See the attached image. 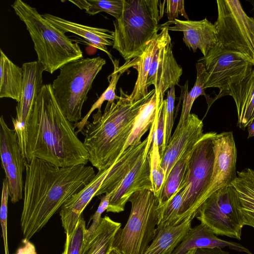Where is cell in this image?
I'll use <instances>...</instances> for the list:
<instances>
[{
  "instance_id": "obj_25",
  "label": "cell",
  "mask_w": 254,
  "mask_h": 254,
  "mask_svg": "<svg viewBox=\"0 0 254 254\" xmlns=\"http://www.w3.org/2000/svg\"><path fill=\"white\" fill-rule=\"evenodd\" d=\"M0 98L20 101L23 87V70L0 50Z\"/></svg>"
},
{
  "instance_id": "obj_5",
  "label": "cell",
  "mask_w": 254,
  "mask_h": 254,
  "mask_svg": "<svg viewBox=\"0 0 254 254\" xmlns=\"http://www.w3.org/2000/svg\"><path fill=\"white\" fill-rule=\"evenodd\" d=\"M24 22L34 43L37 61L51 74L66 64L83 58L79 45L48 22L36 8L21 0L11 5Z\"/></svg>"
},
{
  "instance_id": "obj_40",
  "label": "cell",
  "mask_w": 254,
  "mask_h": 254,
  "mask_svg": "<svg viewBox=\"0 0 254 254\" xmlns=\"http://www.w3.org/2000/svg\"><path fill=\"white\" fill-rule=\"evenodd\" d=\"M175 99V86H171L168 91L165 111V147L172 136L174 125V110Z\"/></svg>"
},
{
  "instance_id": "obj_34",
  "label": "cell",
  "mask_w": 254,
  "mask_h": 254,
  "mask_svg": "<svg viewBox=\"0 0 254 254\" xmlns=\"http://www.w3.org/2000/svg\"><path fill=\"white\" fill-rule=\"evenodd\" d=\"M112 63L114 64V69L113 72L108 77L109 82L108 87L97 100L92 105L89 112L82 120L77 123L74 124L75 128H77L76 131L77 134L83 130L85 126L89 122L88 121V118L95 109H98L97 112L102 113L101 110V106L105 101H107V103L111 104L114 102L115 100H118L120 98V96L116 95L115 91L118 81L122 73L118 72L119 68V61L115 60Z\"/></svg>"
},
{
  "instance_id": "obj_2",
  "label": "cell",
  "mask_w": 254,
  "mask_h": 254,
  "mask_svg": "<svg viewBox=\"0 0 254 254\" xmlns=\"http://www.w3.org/2000/svg\"><path fill=\"white\" fill-rule=\"evenodd\" d=\"M33 158L61 167L89 162L86 148L59 106L51 84L43 85L27 126L25 159Z\"/></svg>"
},
{
  "instance_id": "obj_29",
  "label": "cell",
  "mask_w": 254,
  "mask_h": 254,
  "mask_svg": "<svg viewBox=\"0 0 254 254\" xmlns=\"http://www.w3.org/2000/svg\"><path fill=\"white\" fill-rule=\"evenodd\" d=\"M196 79L193 87L189 92L188 81L184 86H181V98L183 99L181 114L179 123L176 128H180L190 114V110L193 102L200 95H204L208 104L207 111L213 103L212 98L206 95L204 91V83L206 71L203 64H196Z\"/></svg>"
},
{
  "instance_id": "obj_1",
  "label": "cell",
  "mask_w": 254,
  "mask_h": 254,
  "mask_svg": "<svg viewBox=\"0 0 254 254\" xmlns=\"http://www.w3.org/2000/svg\"><path fill=\"white\" fill-rule=\"evenodd\" d=\"M25 167L20 227L24 240L28 241L96 174L91 166L61 167L36 158L26 161Z\"/></svg>"
},
{
  "instance_id": "obj_10",
  "label": "cell",
  "mask_w": 254,
  "mask_h": 254,
  "mask_svg": "<svg viewBox=\"0 0 254 254\" xmlns=\"http://www.w3.org/2000/svg\"><path fill=\"white\" fill-rule=\"evenodd\" d=\"M197 62L203 64L205 69L204 89H219V93L213 98V102L221 97L230 85L248 75L254 67L253 60L246 55L217 44Z\"/></svg>"
},
{
  "instance_id": "obj_4",
  "label": "cell",
  "mask_w": 254,
  "mask_h": 254,
  "mask_svg": "<svg viewBox=\"0 0 254 254\" xmlns=\"http://www.w3.org/2000/svg\"><path fill=\"white\" fill-rule=\"evenodd\" d=\"M164 8L158 0H123L122 14L113 21V48L125 61L139 58L158 34Z\"/></svg>"
},
{
  "instance_id": "obj_32",
  "label": "cell",
  "mask_w": 254,
  "mask_h": 254,
  "mask_svg": "<svg viewBox=\"0 0 254 254\" xmlns=\"http://www.w3.org/2000/svg\"><path fill=\"white\" fill-rule=\"evenodd\" d=\"M0 153L3 169L22 154L16 131L9 127L2 115L0 118Z\"/></svg>"
},
{
  "instance_id": "obj_44",
  "label": "cell",
  "mask_w": 254,
  "mask_h": 254,
  "mask_svg": "<svg viewBox=\"0 0 254 254\" xmlns=\"http://www.w3.org/2000/svg\"><path fill=\"white\" fill-rule=\"evenodd\" d=\"M248 136V138L254 136V120L247 127Z\"/></svg>"
},
{
  "instance_id": "obj_22",
  "label": "cell",
  "mask_w": 254,
  "mask_h": 254,
  "mask_svg": "<svg viewBox=\"0 0 254 254\" xmlns=\"http://www.w3.org/2000/svg\"><path fill=\"white\" fill-rule=\"evenodd\" d=\"M226 247L238 252L253 254L240 244L218 238L206 225L201 223L190 229L172 254H185L190 250L199 248H223Z\"/></svg>"
},
{
  "instance_id": "obj_45",
  "label": "cell",
  "mask_w": 254,
  "mask_h": 254,
  "mask_svg": "<svg viewBox=\"0 0 254 254\" xmlns=\"http://www.w3.org/2000/svg\"><path fill=\"white\" fill-rule=\"evenodd\" d=\"M250 24H251V29L252 32V40L253 44V48L254 50V18L250 17ZM254 66V58L253 61Z\"/></svg>"
},
{
  "instance_id": "obj_47",
  "label": "cell",
  "mask_w": 254,
  "mask_h": 254,
  "mask_svg": "<svg viewBox=\"0 0 254 254\" xmlns=\"http://www.w3.org/2000/svg\"><path fill=\"white\" fill-rule=\"evenodd\" d=\"M196 250V249H192V250H190V251H188L185 254H195Z\"/></svg>"
},
{
  "instance_id": "obj_21",
  "label": "cell",
  "mask_w": 254,
  "mask_h": 254,
  "mask_svg": "<svg viewBox=\"0 0 254 254\" xmlns=\"http://www.w3.org/2000/svg\"><path fill=\"white\" fill-rule=\"evenodd\" d=\"M226 95L233 98L237 113V125L245 130L254 120V67L244 78L230 85L221 97Z\"/></svg>"
},
{
  "instance_id": "obj_17",
  "label": "cell",
  "mask_w": 254,
  "mask_h": 254,
  "mask_svg": "<svg viewBox=\"0 0 254 254\" xmlns=\"http://www.w3.org/2000/svg\"><path fill=\"white\" fill-rule=\"evenodd\" d=\"M181 31L183 33V41L195 52L198 49L203 57L218 43L217 30L214 23L206 18L198 20H181L175 19L160 25V30Z\"/></svg>"
},
{
  "instance_id": "obj_7",
  "label": "cell",
  "mask_w": 254,
  "mask_h": 254,
  "mask_svg": "<svg viewBox=\"0 0 254 254\" xmlns=\"http://www.w3.org/2000/svg\"><path fill=\"white\" fill-rule=\"evenodd\" d=\"M128 201L131 204L128 219L117 231L112 248L124 254H143L157 232L159 199L153 191L144 190L134 192Z\"/></svg>"
},
{
  "instance_id": "obj_31",
  "label": "cell",
  "mask_w": 254,
  "mask_h": 254,
  "mask_svg": "<svg viewBox=\"0 0 254 254\" xmlns=\"http://www.w3.org/2000/svg\"><path fill=\"white\" fill-rule=\"evenodd\" d=\"M186 189L183 182L175 194L164 204L158 206V222L157 228L175 226L180 224V211Z\"/></svg>"
},
{
  "instance_id": "obj_39",
  "label": "cell",
  "mask_w": 254,
  "mask_h": 254,
  "mask_svg": "<svg viewBox=\"0 0 254 254\" xmlns=\"http://www.w3.org/2000/svg\"><path fill=\"white\" fill-rule=\"evenodd\" d=\"M9 196V195L7 183L6 179H4L2 181L0 218L5 254H9L7 231L8 211L7 205Z\"/></svg>"
},
{
  "instance_id": "obj_13",
  "label": "cell",
  "mask_w": 254,
  "mask_h": 254,
  "mask_svg": "<svg viewBox=\"0 0 254 254\" xmlns=\"http://www.w3.org/2000/svg\"><path fill=\"white\" fill-rule=\"evenodd\" d=\"M21 67L23 75L22 93L16 107V116L11 117V120L25 159L27 126L36 99L44 85L43 72L45 70L38 61L24 63Z\"/></svg>"
},
{
  "instance_id": "obj_9",
  "label": "cell",
  "mask_w": 254,
  "mask_h": 254,
  "mask_svg": "<svg viewBox=\"0 0 254 254\" xmlns=\"http://www.w3.org/2000/svg\"><path fill=\"white\" fill-rule=\"evenodd\" d=\"M195 217L216 235L241 240L244 218L237 192L232 185L207 198Z\"/></svg>"
},
{
  "instance_id": "obj_48",
  "label": "cell",
  "mask_w": 254,
  "mask_h": 254,
  "mask_svg": "<svg viewBox=\"0 0 254 254\" xmlns=\"http://www.w3.org/2000/svg\"><path fill=\"white\" fill-rule=\"evenodd\" d=\"M249 1L252 6V7H253L252 10H253V14L254 15V0H250Z\"/></svg>"
},
{
  "instance_id": "obj_23",
  "label": "cell",
  "mask_w": 254,
  "mask_h": 254,
  "mask_svg": "<svg viewBox=\"0 0 254 254\" xmlns=\"http://www.w3.org/2000/svg\"><path fill=\"white\" fill-rule=\"evenodd\" d=\"M191 219L172 227L157 228L156 235L143 254H172L191 228Z\"/></svg>"
},
{
  "instance_id": "obj_27",
  "label": "cell",
  "mask_w": 254,
  "mask_h": 254,
  "mask_svg": "<svg viewBox=\"0 0 254 254\" xmlns=\"http://www.w3.org/2000/svg\"><path fill=\"white\" fill-rule=\"evenodd\" d=\"M158 110L157 101L155 91L140 108L134 120L131 132L122 153L129 147L141 142L142 136L149 128H151L154 122Z\"/></svg>"
},
{
  "instance_id": "obj_28",
  "label": "cell",
  "mask_w": 254,
  "mask_h": 254,
  "mask_svg": "<svg viewBox=\"0 0 254 254\" xmlns=\"http://www.w3.org/2000/svg\"><path fill=\"white\" fill-rule=\"evenodd\" d=\"M121 224L105 216L89 243L84 245L82 254H108L112 248L115 236Z\"/></svg>"
},
{
  "instance_id": "obj_12",
  "label": "cell",
  "mask_w": 254,
  "mask_h": 254,
  "mask_svg": "<svg viewBox=\"0 0 254 254\" xmlns=\"http://www.w3.org/2000/svg\"><path fill=\"white\" fill-rule=\"evenodd\" d=\"M213 144L215 155L213 171L209 184L199 201L198 209L212 195L231 185L237 177V151L233 132L217 133Z\"/></svg>"
},
{
  "instance_id": "obj_33",
  "label": "cell",
  "mask_w": 254,
  "mask_h": 254,
  "mask_svg": "<svg viewBox=\"0 0 254 254\" xmlns=\"http://www.w3.org/2000/svg\"><path fill=\"white\" fill-rule=\"evenodd\" d=\"M26 161L22 154H20L3 169L10 201L13 203L18 202L23 197L24 184L23 172L25 170Z\"/></svg>"
},
{
  "instance_id": "obj_6",
  "label": "cell",
  "mask_w": 254,
  "mask_h": 254,
  "mask_svg": "<svg viewBox=\"0 0 254 254\" xmlns=\"http://www.w3.org/2000/svg\"><path fill=\"white\" fill-rule=\"evenodd\" d=\"M106 63L100 57L82 58L60 68L52 87L59 106L70 122L75 124L82 120V109L87 94Z\"/></svg>"
},
{
  "instance_id": "obj_24",
  "label": "cell",
  "mask_w": 254,
  "mask_h": 254,
  "mask_svg": "<svg viewBox=\"0 0 254 254\" xmlns=\"http://www.w3.org/2000/svg\"><path fill=\"white\" fill-rule=\"evenodd\" d=\"M161 30V32L157 34L148 43L143 53L137 58V77L133 89L129 95L130 100L133 102L146 96L149 93L146 86L147 79L154 57L163 39L164 30Z\"/></svg>"
},
{
  "instance_id": "obj_11",
  "label": "cell",
  "mask_w": 254,
  "mask_h": 254,
  "mask_svg": "<svg viewBox=\"0 0 254 254\" xmlns=\"http://www.w3.org/2000/svg\"><path fill=\"white\" fill-rule=\"evenodd\" d=\"M218 16L214 23L217 30V45L242 53L254 61V50L250 17L237 0L216 1Z\"/></svg>"
},
{
  "instance_id": "obj_16",
  "label": "cell",
  "mask_w": 254,
  "mask_h": 254,
  "mask_svg": "<svg viewBox=\"0 0 254 254\" xmlns=\"http://www.w3.org/2000/svg\"><path fill=\"white\" fill-rule=\"evenodd\" d=\"M203 123L194 114H190L179 128H176L161 156V166L166 181L174 165L191 150L203 135Z\"/></svg>"
},
{
  "instance_id": "obj_19",
  "label": "cell",
  "mask_w": 254,
  "mask_h": 254,
  "mask_svg": "<svg viewBox=\"0 0 254 254\" xmlns=\"http://www.w3.org/2000/svg\"><path fill=\"white\" fill-rule=\"evenodd\" d=\"M111 167L98 171L87 185L73 195L61 208L60 216L66 234H70L75 228L79 217L83 214V210L92 198L95 196Z\"/></svg>"
},
{
  "instance_id": "obj_30",
  "label": "cell",
  "mask_w": 254,
  "mask_h": 254,
  "mask_svg": "<svg viewBox=\"0 0 254 254\" xmlns=\"http://www.w3.org/2000/svg\"><path fill=\"white\" fill-rule=\"evenodd\" d=\"M193 147L185 153L170 171L162 186L158 198L159 202V205L168 201L180 187L188 171Z\"/></svg>"
},
{
  "instance_id": "obj_3",
  "label": "cell",
  "mask_w": 254,
  "mask_h": 254,
  "mask_svg": "<svg viewBox=\"0 0 254 254\" xmlns=\"http://www.w3.org/2000/svg\"><path fill=\"white\" fill-rule=\"evenodd\" d=\"M120 98L107 103L103 114H93L81 132L83 143L89 154V162L98 171L112 166L121 155L131 132L135 118L142 105L155 92L132 102L129 95L120 88Z\"/></svg>"
},
{
  "instance_id": "obj_36",
  "label": "cell",
  "mask_w": 254,
  "mask_h": 254,
  "mask_svg": "<svg viewBox=\"0 0 254 254\" xmlns=\"http://www.w3.org/2000/svg\"><path fill=\"white\" fill-rule=\"evenodd\" d=\"M156 122L153 135L152 144L150 148V156L153 191L154 195L158 198L164 182L165 173L161 166V157L157 142L156 131Z\"/></svg>"
},
{
  "instance_id": "obj_41",
  "label": "cell",
  "mask_w": 254,
  "mask_h": 254,
  "mask_svg": "<svg viewBox=\"0 0 254 254\" xmlns=\"http://www.w3.org/2000/svg\"><path fill=\"white\" fill-rule=\"evenodd\" d=\"M166 106V100L164 99L158 110L156 119V135L161 157L165 148V136Z\"/></svg>"
},
{
  "instance_id": "obj_14",
  "label": "cell",
  "mask_w": 254,
  "mask_h": 254,
  "mask_svg": "<svg viewBox=\"0 0 254 254\" xmlns=\"http://www.w3.org/2000/svg\"><path fill=\"white\" fill-rule=\"evenodd\" d=\"M163 29V39L154 57L146 82L147 88L151 85L154 86L158 108L164 100L165 92L171 86L178 84L183 73L182 68L173 53V44L169 31Z\"/></svg>"
},
{
  "instance_id": "obj_15",
  "label": "cell",
  "mask_w": 254,
  "mask_h": 254,
  "mask_svg": "<svg viewBox=\"0 0 254 254\" xmlns=\"http://www.w3.org/2000/svg\"><path fill=\"white\" fill-rule=\"evenodd\" d=\"M151 147V146L146 149L120 185L113 191L107 212L123 211L129 197L136 191L144 190H153L150 156Z\"/></svg>"
},
{
  "instance_id": "obj_37",
  "label": "cell",
  "mask_w": 254,
  "mask_h": 254,
  "mask_svg": "<svg viewBox=\"0 0 254 254\" xmlns=\"http://www.w3.org/2000/svg\"><path fill=\"white\" fill-rule=\"evenodd\" d=\"M83 214L70 234H66L64 250L62 254H82L86 231Z\"/></svg>"
},
{
  "instance_id": "obj_46",
  "label": "cell",
  "mask_w": 254,
  "mask_h": 254,
  "mask_svg": "<svg viewBox=\"0 0 254 254\" xmlns=\"http://www.w3.org/2000/svg\"><path fill=\"white\" fill-rule=\"evenodd\" d=\"M108 254H124L118 250L112 248Z\"/></svg>"
},
{
  "instance_id": "obj_43",
  "label": "cell",
  "mask_w": 254,
  "mask_h": 254,
  "mask_svg": "<svg viewBox=\"0 0 254 254\" xmlns=\"http://www.w3.org/2000/svg\"><path fill=\"white\" fill-rule=\"evenodd\" d=\"M195 254H231L222 250V248H199L196 249Z\"/></svg>"
},
{
  "instance_id": "obj_26",
  "label": "cell",
  "mask_w": 254,
  "mask_h": 254,
  "mask_svg": "<svg viewBox=\"0 0 254 254\" xmlns=\"http://www.w3.org/2000/svg\"><path fill=\"white\" fill-rule=\"evenodd\" d=\"M231 185L239 197L245 225L254 228V170L247 168L237 172Z\"/></svg>"
},
{
  "instance_id": "obj_42",
  "label": "cell",
  "mask_w": 254,
  "mask_h": 254,
  "mask_svg": "<svg viewBox=\"0 0 254 254\" xmlns=\"http://www.w3.org/2000/svg\"><path fill=\"white\" fill-rule=\"evenodd\" d=\"M166 13L168 21L178 19L179 15H181L187 20H189L184 7V0H166Z\"/></svg>"
},
{
  "instance_id": "obj_8",
  "label": "cell",
  "mask_w": 254,
  "mask_h": 254,
  "mask_svg": "<svg viewBox=\"0 0 254 254\" xmlns=\"http://www.w3.org/2000/svg\"><path fill=\"white\" fill-rule=\"evenodd\" d=\"M216 134L214 131L204 133L193 147L183 181L186 189L180 211V224L195 217L199 201L209 184L215 158L213 139Z\"/></svg>"
},
{
  "instance_id": "obj_38",
  "label": "cell",
  "mask_w": 254,
  "mask_h": 254,
  "mask_svg": "<svg viewBox=\"0 0 254 254\" xmlns=\"http://www.w3.org/2000/svg\"><path fill=\"white\" fill-rule=\"evenodd\" d=\"M112 193L113 192L106 193L101 198L100 204L96 211L91 217L90 220H92V223L89 228L86 229L84 245L89 243L100 225L102 219L101 215L105 210H107Z\"/></svg>"
},
{
  "instance_id": "obj_35",
  "label": "cell",
  "mask_w": 254,
  "mask_h": 254,
  "mask_svg": "<svg viewBox=\"0 0 254 254\" xmlns=\"http://www.w3.org/2000/svg\"><path fill=\"white\" fill-rule=\"evenodd\" d=\"M89 15L105 12L118 19L123 9V0H69Z\"/></svg>"
},
{
  "instance_id": "obj_20",
  "label": "cell",
  "mask_w": 254,
  "mask_h": 254,
  "mask_svg": "<svg viewBox=\"0 0 254 254\" xmlns=\"http://www.w3.org/2000/svg\"><path fill=\"white\" fill-rule=\"evenodd\" d=\"M42 16L64 33L70 32L82 37L90 45L106 53L112 62L114 61L107 48L108 46H113L114 31L80 24L49 13Z\"/></svg>"
},
{
  "instance_id": "obj_18",
  "label": "cell",
  "mask_w": 254,
  "mask_h": 254,
  "mask_svg": "<svg viewBox=\"0 0 254 254\" xmlns=\"http://www.w3.org/2000/svg\"><path fill=\"white\" fill-rule=\"evenodd\" d=\"M156 118L150 128L146 138L138 144L133 145L125 150L111 167L95 196L114 191L133 167L137 161L151 146Z\"/></svg>"
}]
</instances>
